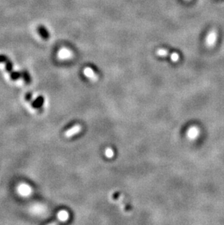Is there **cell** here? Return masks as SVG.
<instances>
[{
	"label": "cell",
	"mask_w": 224,
	"mask_h": 225,
	"mask_svg": "<svg viewBox=\"0 0 224 225\" xmlns=\"http://www.w3.org/2000/svg\"><path fill=\"white\" fill-rule=\"evenodd\" d=\"M170 59H171L173 62H177L179 60V59H180V55H179L178 53H171V54L170 55Z\"/></svg>",
	"instance_id": "5bb4252c"
},
{
	"label": "cell",
	"mask_w": 224,
	"mask_h": 225,
	"mask_svg": "<svg viewBox=\"0 0 224 225\" xmlns=\"http://www.w3.org/2000/svg\"><path fill=\"white\" fill-rule=\"evenodd\" d=\"M31 98H32V95H31V93H28L26 95H25V98L27 101H30L31 99Z\"/></svg>",
	"instance_id": "e0dca14e"
},
{
	"label": "cell",
	"mask_w": 224,
	"mask_h": 225,
	"mask_svg": "<svg viewBox=\"0 0 224 225\" xmlns=\"http://www.w3.org/2000/svg\"><path fill=\"white\" fill-rule=\"evenodd\" d=\"M7 60V58L5 55H0V63H5V62Z\"/></svg>",
	"instance_id": "2e32d148"
},
{
	"label": "cell",
	"mask_w": 224,
	"mask_h": 225,
	"mask_svg": "<svg viewBox=\"0 0 224 225\" xmlns=\"http://www.w3.org/2000/svg\"><path fill=\"white\" fill-rule=\"evenodd\" d=\"M38 32H39V34L41 35V36L42 38H43L44 40H48V38L50 37V35H49V33L48 32V31H47L45 28H44V26H39V27H38Z\"/></svg>",
	"instance_id": "52a82bcc"
},
{
	"label": "cell",
	"mask_w": 224,
	"mask_h": 225,
	"mask_svg": "<svg viewBox=\"0 0 224 225\" xmlns=\"http://www.w3.org/2000/svg\"><path fill=\"white\" fill-rule=\"evenodd\" d=\"M57 57L61 60H68L73 57V53L69 49L63 48L58 51Z\"/></svg>",
	"instance_id": "6da1fadb"
},
{
	"label": "cell",
	"mask_w": 224,
	"mask_h": 225,
	"mask_svg": "<svg viewBox=\"0 0 224 225\" xmlns=\"http://www.w3.org/2000/svg\"><path fill=\"white\" fill-rule=\"evenodd\" d=\"M18 190L19 194H21V195L23 196H27L31 193V189H30V187L27 184H21V185L18 186Z\"/></svg>",
	"instance_id": "5b68a950"
},
{
	"label": "cell",
	"mask_w": 224,
	"mask_h": 225,
	"mask_svg": "<svg viewBox=\"0 0 224 225\" xmlns=\"http://www.w3.org/2000/svg\"><path fill=\"white\" fill-rule=\"evenodd\" d=\"M81 130H82V127H81V125H75L72 128H70V129L68 130L66 132L65 136L68 137V138H69V137H71V136H74V135L79 134V133L81 131Z\"/></svg>",
	"instance_id": "277c9868"
},
{
	"label": "cell",
	"mask_w": 224,
	"mask_h": 225,
	"mask_svg": "<svg viewBox=\"0 0 224 225\" xmlns=\"http://www.w3.org/2000/svg\"><path fill=\"white\" fill-rule=\"evenodd\" d=\"M69 213L66 211H64V210H63V211H61L58 213V214H57V217H58V218L61 221H62V222H66V221L68 220V218H69Z\"/></svg>",
	"instance_id": "9c48e42d"
},
{
	"label": "cell",
	"mask_w": 224,
	"mask_h": 225,
	"mask_svg": "<svg viewBox=\"0 0 224 225\" xmlns=\"http://www.w3.org/2000/svg\"><path fill=\"white\" fill-rule=\"evenodd\" d=\"M157 54L159 55V56L162 57H165L167 56V55H170L168 51L167 50H165V49H158L157 50Z\"/></svg>",
	"instance_id": "7c38bea8"
},
{
	"label": "cell",
	"mask_w": 224,
	"mask_h": 225,
	"mask_svg": "<svg viewBox=\"0 0 224 225\" xmlns=\"http://www.w3.org/2000/svg\"><path fill=\"white\" fill-rule=\"evenodd\" d=\"M10 77H11L12 80H18V78H20L22 77V72H11L10 73Z\"/></svg>",
	"instance_id": "8fae6325"
},
{
	"label": "cell",
	"mask_w": 224,
	"mask_h": 225,
	"mask_svg": "<svg viewBox=\"0 0 224 225\" xmlns=\"http://www.w3.org/2000/svg\"><path fill=\"white\" fill-rule=\"evenodd\" d=\"M22 77H23V79H24L25 82L29 83L30 82V77H29V75L28 74V73L26 72H22Z\"/></svg>",
	"instance_id": "9a60e30c"
},
{
	"label": "cell",
	"mask_w": 224,
	"mask_h": 225,
	"mask_svg": "<svg viewBox=\"0 0 224 225\" xmlns=\"http://www.w3.org/2000/svg\"><path fill=\"white\" fill-rule=\"evenodd\" d=\"M5 64V68L6 70H7V72L10 73L12 72V63L9 61V59H7V61H6L5 63H4Z\"/></svg>",
	"instance_id": "4fadbf2b"
},
{
	"label": "cell",
	"mask_w": 224,
	"mask_h": 225,
	"mask_svg": "<svg viewBox=\"0 0 224 225\" xmlns=\"http://www.w3.org/2000/svg\"><path fill=\"white\" fill-rule=\"evenodd\" d=\"M216 36H217V34H216V32H215V31H212L210 33V34H209L208 38H207V45H208V47H212L213 45L215 44V41H216Z\"/></svg>",
	"instance_id": "8992f818"
},
{
	"label": "cell",
	"mask_w": 224,
	"mask_h": 225,
	"mask_svg": "<svg viewBox=\"0 0 224 225\" xmlns=\"http://www.w3.org/2000/svg\"><path fill=\"white\" fill-rule=\"evenodd\" d=\"M104 155H105L106 157L108 158V159H111V158L114 157V150L112 149V148L107 147V148H106L105 152H104Z\"/></svg>",
	"instance_id": "30bf717a"
},
{
	"label": "cell",
	"mask_w": 224,
	"mask_h": 225,
	"mask_svg": "<svg viewBox=\"0 0 224 225\" xmlns=\"http://www.w3.org/2000/svg\"><path fill=\"white\" fill-rule=\"evenodd\" d=\"M83 73H84V74L87 78L92 81H93V82H96V81L98 80V75L95 74V72H94L90 67L85 68L84 70H83Z\"/></svg>",
	"instance_id": "3957f363"
},
{
	"label": "cell",
	"mask_w": 224,
	"mask_h": 225,
	"mask_svg": "<svg viewBox=\"0 0 224 225\" xmlns=\"http://www.w3.org/2000/svg\"><path fill=\"white\" fill-rule=\"evenodd\" d=\"M199 134V128L196 126H192L187 130L186 132V136L189 140H195L197 138Z\"/></svg>",
	"instance_id": "7a4b0ae2"
},
{
	"label": "cell",
	"mask_w": 224,
	"mask_h": 225,
	"mask_svg": "<svg viewBox=\"0 0 224 225\" xmlns=\"http://www.w3.org/2000/svg\"><path fill=\"white\" fill-rule=\"evenodd\" d=\"M43 104H44V98L43 96H40L34 101L32 103V106H33L34 108L39 109L42 106V105H43Z\"/></svg>",
	"instance_id": "ba28073f"
}]
</instances>
